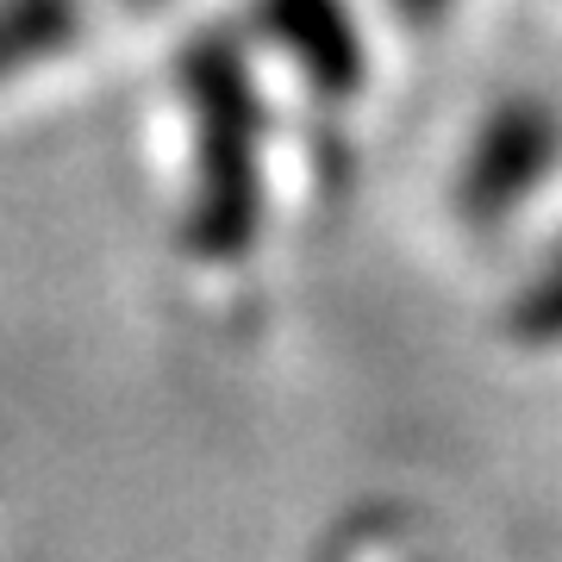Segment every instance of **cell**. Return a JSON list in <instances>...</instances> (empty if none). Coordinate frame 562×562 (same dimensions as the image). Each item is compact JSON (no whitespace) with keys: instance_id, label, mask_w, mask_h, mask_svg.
Segmentation results:
<instances>
[{"instance_id":"1","label":"cell","mask_w":562,"mask_h":562,"mask_svg":"<svg viewBox=\"0 0 562 562\" xmlns=\"http://www.w3.org/2000/svg\"><path fill=\"white\" fill-rule=\"evenodd\" d=\"M181 101L194 120V194H188V250L232 262L262 225V101L250 63L225 32H206L176 63Z\"/></svg>"},{"instance_id":"2","label":"cell","mask_w":562,"mask_h":562,"mask_svg":"<svg viewBox=\"0 0 562 562\" xmlns=\"http://www.w3.org/2000/svg\"><path fill=\"white\" fill-rule=\"evenodd\" d=\"M562 162V113L538 94H513L475 125L457 169V213L469 225H506Z\"/></svg>"},{"instance_id":"3","label":"cell","mask_w":562,"mask_h":562,"mask_svg":"<svg viewBox=\"0 0 562 562\" xmlns=\"http://www.w3.org/2000/svg\"><path fill=\"white\" fill-rule=\"evenodd\" d=\"M257 25L319 94L344 101L362 88L369 57H362L357 13L344 0H257Z\"/></svg>"},{"instance_id":"4","label":"cell","mask_w":562,"mask_h":562,"mask_svg":"<svg viewBox=\"0 0 562 562\" xmlns=\"http://www.w3.org/2000/svg\"><path fill=\"white\" fill-rule=\"evenodd\" d=\"M81 32V0H0V81L69 50Z\"/></svg>"},{"instance_id":"5","label":"cell","mask_w":562,"mask_h":562,"mask_svg":"<svg viewBox=\"0 0 562 562\" xmlns=\"http://www.w3.org/2000/svg\"><path fill=\"white\" fill-rule=\"evenodd\" d=\"M506 338H519L525 350H557L562 344V244L513 288V301H506Z\"/></svg>"},{"instance_id":"6","label":"cell","mask_w":562,"mask_h":562,"mask_svg":"<svg viewBox=\"0 0 562 562\" xmlns=\"http://www.w3.org/2000/svg\"><path fill=\"white\" fill-rule=\"evenodd\" d=\"M394 13H401L406 25H438L443 13H450V0H394Z\"/></svg>"},{"instance_id":"7","label":"cell","mask_w":562,"mask_h":562,"mask_svg":"<svg viewBox=\"0 0 562 562\" xmlns=\"http://www.w3.org/2000/svg\"><path fill=\"white\" fill-rule=\"evenodd\" d=\"M132 7H157V0H132Z\"/></svg>"}]
</instances>
